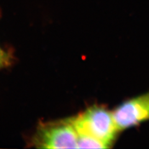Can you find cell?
<instances>
[{"label":"cell","mask_w":149,"mask_h":149,"mask_svg":"<svg viewBox=\"0 0 149 149\" xmlns=\"http://www.w3.org/2000/svg\"><path fill=\"white\" fill-rule=\"evenodd\" d=\"M70 120L78 136L97 139L108 147L119 132L113 112L104 107L93 106Z\"/></svg>","instance_id":"cell-1"},{"label":"cell","mask_w":149,"mask_h":149,"mask_svg":"<svg viewBox=\"0 0 149 149\" xmlns=\"http://www.w3.org/2000/svg\"><path fill=\"white\" fill-rule=\"evenodd\" d=\"M113 114L119 131L149 120V91L125 101Z\"/></svg>","instance_id":"cell-3"},{"label":"cell","mask_w":149,"mask_h":149,"mask_svg":"<svg viewBox=\"0 0 149 149\" xmlns=\"http://www.w3.org/2000/svg\"><path fill=\"white\" fill-rule=\"evenodd\" d=\"M78 148H107L106 144L98 140L90 137L78 136Z\"/></svg>","instance_id":"cell-4"},{"label":"cell","mask_w":149,"mask_h":149,"mask_svg":"<svg viewBox=\"0 0 149 149\" xmlns=\"http://www.w3.org/2000/svg\"><path fill=\"white\" fill-rule=\"evenodd\" d=\"M32 141L40 148H77L78 134L68 119L40 125Z\"/></svg>","instance_id":"cell-2"},{"label":"cell","mask_w":149,"mask_h":149,"mask_svg":"<svg viewBox=\"0 0 149 149\" xmlns=\"http://www.w3.org/2000/svg\"><path fill=\"white\" fill-rule=\"evenodd\" d=\"M11 56L0 46V69L5 68L10 65Z\"/></svg>","instance_id":"cell-5"}]
</instances>
